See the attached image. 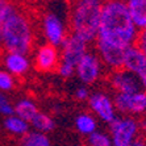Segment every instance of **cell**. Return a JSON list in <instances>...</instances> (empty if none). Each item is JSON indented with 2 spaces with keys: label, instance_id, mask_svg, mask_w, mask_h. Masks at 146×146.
Masks as SVG:
<instances>
[{
  "label": "cell",
  "instance_id": "obj_23",
  "mask_svg": "<svg viewBox=\"0 0 146 146\" xmlns=\"http://www.w3.org/2000/svg\"><path fill=\"white\" fill-rule=\"evenodd\" d=\"M136 46L146 55V29L138 31L137 40H136Z\"/></svg>",
  "mask_w": 146,
  "mask_h": 146
},
{
  "label": "cell",
  "instance_id": "obj_14",
  "mask_svg": "<svg viewBox=\"0 0 146 146\" xmlns=\"http://www.w3.org/2000/svg\"><path fill=\"white\" fill-rule=\"evenodd\" d=\"M125 3L136 28L146 29V0H125Z\"/></svg>",
  "mask_w": 146,
  "mask_h": 146
},
{
  "label": "cell",
  "instance_id": "obj_9",
  "mask_svg": "<svg viewBox=\"0 0 146 146\" xmlns=\"http://www.w3.org/2000/svg\"><path fill=\"white\" fill-rule=\"evenodd\" d=\"M116 111L121 115H141L146 111V91L141 90L134 94H115L113 96Z\"/></svg>",
  "mask_w": 146,
  "mask_h": 146
},
{
  "label": "cell",
  "instance_id": "obj_3",
  "mask_svg": "<svg viewBox=\"0 0 146 146\" xmlns=\"http://www.w3.org/2000/svg\"><path fill=\"white\" fill-rule=\"evenodd\" d=\"M1 48L5 51L29 54L34 44V29L31 17L24 11L17 9L0 24Z\"/></svg>",
  "mask_w": 146,
  "mask_h": 146
},
{
  "label": "cell",
  "instance_id": "obj_17",
  "mask_svg": "<svg viewBox=\"0 0 146 146\" xmlns=\"http://www.w3.org/2000/svg\"><path fill=\"white\" fill-rule=\"evenodd\" d=\"M13 107H15V115L21 117V119L27 120L28 122L31 121L38 112V107L36 104V102L29 98L19 99L13 104Z\"/></svg>",
  "mask_w": 146,
  "mask_h": 146
},
{
  "label": "cell",
  "instance_id": "obj_24",
  "mask_svg": "<svg viewBox=\"0 0 146 146\" xmlns=\"http://www.w3.org/2000/svg\"><path fill=\"white\" fill-rule=\"evenodd\" d=\"M0 115L4 116V117H9V116L15 115V107L13 104H11L9 102L3 104V106L0 107Z\"/></svg>",
  "mask_w": 146,
  "mask_h": 146
},
{
  "label": "cell",
  "instance_id": "obj_15",
  "mask_svg": "<svg viewBox=\"0 0 146 146\" xmlns=\"http://www.w3.org/2000/svg\"><path fill=\"white\" fill-rule=\"evenodd\" d=\"M74 126L79 134L88 137L98 130V120L91 112H80L74 120Z\"/></svg>",
  "mask_w": 146,
  "mask_h": 146
},
{
  "label": "cell",
  "instance_id": "obj_16",
  "mask_svg": "<svg viewBox=\"0 0 146 146\" xmlns=\"http://www.w3.org/2000/svg\"><path fill=\"white\" fill-rule=\"evenodd\" d=\"M4 128L12 136L24 137L31 130V124L27 120L19 117V116L12 115L9 117H5V120H4Z\"/></svg>",
  "mask_w": 146,
  "mask_h": 146
},
{
  "label": "cell",
  "instance_id": "obj_19",
  "mask_svg": "<svg viewBox=\"0 0 146 146\" xmlns=\"http://www.w3.org/2000/svg\"><path fill=\"white\" fill-rule=\"evenodd\" d=\"M20 146H51V142L45 133L29 130L24 137H21Z\"/></svg>",
  "mask_w": 146,
  "mask_h": 146
},
{
  "label": "cell",
  "instance_id": "obj_11",
  "mask_svg": "<svg viewBox=\"0 0 146 146\" xmlns=\"http://www.w3.org/2000/svg\"><path fill=\"white\" fill-rule=\"evenodd\" d=\"M61 62V50L53 45L42 44L34 50V67L41 72H50L57 70Z\"/></svg>",
  "mask_w": 146,
  "mask_h": 146
},
{
  "label": "cell",
  "instance_id": "obj_21",
  "mask_svg": "<svg viewBox=\"0 0 146 146\" xmlns=\"http://www.w3.org/2000/svg\"><path fill=\"white\" fill-rule=\"evenodd\" d=\"M16 87V78L11 75L7 70L0 68V91L1 92H11Z\"/></svg>",
  "mask_w": 146,
  "mask_h": 146
},
{
  "label": "cell",
  "instance_id": "obj_5",
  "mask_svg": "<svg viewBox=\"0 0 146 146\" xmlns=\"http://www.w3.org/2000/svg\"><path fill=\"white\" fill-rule=\"evenodd\" d=\"M70 31L68 19H66L62 12L53 4V7L46 9L41 16V33L46 44L61 48L65 42Z\"/></svg>",
  "mask_w": 146,
  "mask_h": 146
},
{
  "label": "cell",
  "instance_id": "obj_12",
  "mask_svg": "<svg viewBox=\"0 0 146 146\" xmlns=\"http://www.w3.org/2000/svg\"><path fill=\"white\" fill-rule=\"evenodd\" d=\"M122 67L130 71L133 75H136L141 83L142 90L146 91V55L136 45L126 50Z\"/></svg>",
  "mask_w": 146,
  "mask_h": 146
},
{
  "label": "cell",
  "instance_id": "obj_27",
  "mask_svg": "<svg viewBox=\"0 0 146 146\" xmlns=\"http://www.w3.org/2000/svg\"><path fill=\"white\" fill-rule=\"evenodd\" d=\"M38 1H51V0H38Z\"/></svg>",
  "mask_w": 146,
  "mask_h": 146
},
{
  "label": "cell",
  "instance_id": "obj_4",
  "mask_svg": "<svg viewBox=\"0 0 146 146\" xmlns=\"http://www.w3.org/2000/svg\"><path fill=\"white\" fill-rule=\"evenodd\" d=\"M88 45L76 34L70 33L65 42L61 45V62L57 67L58 75L63 79H68L75 75V67L80 61V58L87 53Z\"/></svg>",
  "mask_w": 146,
  "mask_h": 146
},
{
  "label": "cell",
  "instance_id": "obj_1",
  "mask_svg": "<svg viewBox=\"0 0 146 146\" xmlns=\"http://www.w3.org/2000/svg\"><path fill=\"white\" fill-rule=\"evenodd\" d=\"M138 29L133 24L125 0H104L95 49L126 51L136 45Z\"/></svg>",
  "mask_w": 146,
  "mask_h": 146
},
{
  "label": "cell",
  "instance_id": "obj_7",
  "mask_svg": "<svg viewBox=\"0 0 146 146\" xmlns=\"http://www.w3.org/2000/svg\"><path fill=\"white\" fill-rule=\"evenodd\" d=\"M103 72H104V65L100 61L99 55L96 54V51L95 53L87 51L75 67L76 78L79 79L80 83H83V86H87V87L98 83L102 79Z\"/></svg>",
  "mask_w": 146,
  "mask_h": 146
},
{
  "label": "cell",
  "instance_id": "obj_10",
  "mask_svg": "<svg viewBox=\"0 0 146 146\" xmlns=\"http://www.w3.org/2000/svg\"><path fill=\"white\" fill-rule=\"evenodd\" d=\"M108 83L115 94H134L142 90L141 83L136 75L124 67L111 71L108 76Z\"/></svg>",
  "mask_w": 146,
  "mask_h": 146
},
{
  "label": "cell",
  "instance_id": "obj_8",
  "mask_svg": "<svg viewBox=\"0 0 146 146\" xmlns=\"http://www.w3.org/2000/svg\"><path fill=\"white\" fill-rule=\"evenodd\" d=\"M87 103L92 115L108 125L119 117L115 103H113V98L107 91L99 90V91L91 92Z\"/></svg>",
  "mask_w": 146,
  "mask_h": 146
},
{
  "label": "cell",
  "instance_id": "obj_18",
  "mask_svg": "<svg viewBox=\"0 0 146 146\" xmlns=\"http://www.w3.org/2000/svg\"><path fill=\"white\" fill-rule=\"evenodd\" d=\"M29 124H31L32 130L45 133V134L51 132V130L55 128V121L53 120V117L49 116L48 113L40 112V111H38L37 115L29 121Z\"/></svg>",
  "mask_w": 146,
  "mask_h": 146
},
{
  "label": "cell",
  "instance_id": "obj_6",
  "mask_svg": "<svg viewBox=\"0 0 146 146\" xmlns=\"http://www.w3.org/2000/svg\"><path fill=\"white\" fill-rule=\"evenodd\" d=\"M138 132L139 124L132 116H121L109 124L112 146H132V143L138 138Z\"/></svg>",
  "mask_w": 146,
  "mask_h": 146
},
{
  "label": "cell",
  "instance_id": "obj_25",
  "mask_svg": "<svg viewBox=\"0 0 146 146\" xmlns=\"http://www.w3.org/2000/svg\"><path fill=\"white\" fill-rule=\"evenodd\" d=\"M132 146H146V141L145 139H141V138H137L136 141L132 143Z\"/></svg>",
  "mask_w": 146,
  "mask_h": 146
},
{
  "label": "cell",
  "instance_id": "obj_13",
  "mask_svg": "<svg viewBox=\"0 0 146 146\" xmlns=\"http://www.w3.org/2000/svg\"><path fill=\"white\" fill-rule=\"evenodd\" d=\"M3 66L4 70H7L15 78H21L31 70V59L27 54L5 51L3 55Z\"/></svg>",
  "mask_w": 146,
  "mask_h": 146
},
{
  "label": "cell",
  "instance_id": "obj_22",
  "mask_svg": "<svg viewBox=\"0 0 146 146\" xmlns=\"http://www.w3.org/2000/svg\"><path fill=\"white\" fill-rule=\"evenodd\" d=\"M90 95H91V92H90V90H88L87 86H80V87H78L74 92L75 99L79 100V102H87L88 98H90Z\"/></svg>",
  "mask_w": 146,
  "mask_h": 146
},
{
  "label": "cell",
  "instance_id": "obj_26",
  "mask_svg": "<svg viewBox=\"0 0 146 146\" xmlns=\"http://www.w3.org/2000/svg\"><path fill=\"white\" fill-rule=\"evenodd\" d=\"M5 103H8L7 96H5V94H4V92L0 91V107L3 106V104H5Z\"/></svg>",
  "mask_w": 146,
  "mask_h": 146
},
{
  "label": "cell",
  "instance_id": "obj_2",
  "mask_svg": "<svg viewBox=\"0 0 146 146\" xmlns=\"http://www.w3.org/2000/svg\"><path fill=\"white\" fill-rule=\"evenodd\" d=\"M104 0H71L68 7V28L87 44L98 38Z\"/></svg>",
  "mask_w": 146,
  "mask_h": 146
},
{
  "label": "cell",
  "instance_id": "obj_28",
  "mask_svg": "<svg viewBox=\"0 0 146 146\" xmlns=\"http://www.w3.org/2000/svg\"><path fill=\"white\" fill-rule=\"evenodd\" d=\"M78 146H82V145H78Z\"/></svg>",
  "mask_w": 146,
  "mask_h": 146
},
{
  "label": "cell",
  "instance_id": "obj_20",
  "mask_svg": "<svg viewBox=\"0 0 146 146\" xmlns=\"http://www.w3.org/2000/svg\"><path fill=\"white\" fill-rule=\"evenodd\" d=\"M87 145L88 146H112V139L109 133L96 130L87 137Z\"/></svg>",
  "mask_w": 146,
  "mask_h": 146
}]
</instances>
